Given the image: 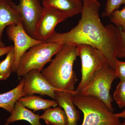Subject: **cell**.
Returning a JSON list of instances; mask_svg holds the SVG:
<instances>
[{"instance_id":"obj_22","label":"cell","mask_w":125,"mask_h":125,"mask_svg":"<svg viewBox=\"0 0 125 125\" xmlns=\"http://www.w3.org/2000/svg\"><path fill=\"white\" fill-rule=\"evenodd\" d=\"M119 45L117 50V58H125V33L118 28Z\"/></svg>"},{"instance_id":"obj_2","label":"cell","mask_w":125,"mask_h":125,"mask_svg":"<svg viewBox=\"0 0 125 125\" xmlns=\"http://www.w3.org/2000/svg\"><path fill=\"white\" fill-rule=\"evenodd\" d=\"M49 65L41 72L49 83L56 89L72 92L77 81L73 67L78 56L76 46L64 45Z\"/></svg>"},{"instance_id":"obj_8","label":"cell","mask_w":125,"mask_h":125,"mask_svg":"<svg viewBox=\"0 0 125 125\" xmlns=\"http://www.w3.org/2000/svg\"><path fill=\"white\" fill-rule=\"evenodd\" d=\"M67 19L64 14L58 9L50 6L43 7L42 14L36 27L34 39L45 42L55 32L56 25Z\"/></svg>"},{"instance_id":"obj_3","label":"cell","mask_w":125,"mask_h":125,"mask_svg":"<svg viewBox=\"0 0 125 125\" xmlns=\"http://www.w3.org/2000/svg\"><path fill=\"white\" fill-rule=\"evenodd\" d=\"M73 99L75 106L83 114L81 125H118L121 123L114 112L96 97L77 93Z\"/></svg>"},{"instance_id":"obj_16","label":"cell","mask_w":125,"mask_h":125,"mask_svg":"<svg viewBox=\"0 0 125 125\" xmlns=\"http://www.w3.org/2000/svg\"><path fill=\"white\" fill-rule=\"evenodd\" d=\"M18 101L25 107L34 111L45 110L51 107H56L58 105L57 102L54 100L43 99L40 96L34 95L24 96Z\"/></svg>"},{"instance_id":"obj_25","label":"cell","mask_w":125,"mask_h":125,"mask_svg":"<svg viewBox=\"0 0 125 125\" xmlns=\"http://www.w3.org/2000/svg\"><path fill=\"white\" fill-rule=\"evenodd\" d=\"M115 116L118 118H125V109L119 113H114Z\"/></svg>"},{"instance_id":"obj_24","label":"cell","mask_w":125,"mask_h":125,"mask_svg":"<svg viewBox=\"0 0 125 125\" xmlns=\"http://www.w3.org/2000/svg\"><path fill=\"white\" fill-rule=\"evenodd\" d=\"M13 48V46L0 47V57L4 55L5 54H7Z\"/></svg>"},{"instance_id":"obj_21","label":"cell","mask_w":125,"mask_h":125,"mask_svg":"<svg viewBox=\"0 0 125 125\" xmlns=\"http://www.w3.org/2000/svg\"><path fill=\"white\" fill-rule=\"evenodd\" d=\"M122 5L125 6V0H107L103 16L109 17L113 11L118 10Z\"/></svg>"},{"instance_id":"obj_17","label":"cell","mask_w":125,"mask_h":125,"mask_svg":"<svg viewBox=\"0 0 125 125\" xmlns=\"http://www.w3.org/2000/svg\"><path fill=\"white\" fill-rule=\"evenodd\" d=\"M40 118L47 125H68L67 116L60 106L46 109Z\"/></svg>"},{"instance_id":"obj_15","label":"cell","mask_w":125,"mask_h":125,"mask_svg":"<svg viewBox=\"0 0 125 125\" xmlns=\"http://www.w3.org/2000/svg\"><path fill=\"white\" fill-rule=\"evenodd\" d=\"M24 80L22 78L19 85L10 91L0 94V108L11 113L16 103L22 97L25 96L23 92Z\"/></svg>"},{"instance_id":"obj_14","label":"cell","mask_w":125,"mask_h":125,"mask_svg":"<svg viewBox=\"0 0 125 125\" xmlns=\"http://www.w3.org/2000/svg\"><path fill=\"white\" fill-rule=\"evenodd\" d=\"M40 116L34 114L25 107L19 101L16 103L11 115L7 118V123H12L17 121H27L31 125H42L40 123Z\"/></svg>"},{"instance_id":"obj_13","label":"cell","mask_w":125,"mask_h":125,"mask_svg":"<svg viewBox=\"0 0 125 125\" xmlns=\"http://www.w3.org/2000/svg\"><path fill=\"white\" fill-rule=\"evenodd\" d=\"M43 7L50 6L62 11L67 18L81 14L83 4L82 0H42Z\"/></svg>"},{"instance_id":"obj_27","label":"cell","mask_w":125,"mask_h":125,"mask_svg":"<svg viewBox=\"0 0 125 125\" xmlns=\"http://www.w3.org/2000/svg\"><path fill=\"white\" fill-rule=\"evenodd\" d=\"M118 125H125V118H124V120L122 123H121Z\"/></svg>"},{"instance_id":"obj_20","label":"cell","mask_w":125,"mask_h":125,"mask_svg":"<svg viewBox=\"0 0 125 125\" xmlns=\"http://www.w3.org/2000/svg\"><path fill=\"white\" fill-rule=\"evenodd\" d=\"M113 100L120 108L125 107V80H120L113 94Z\"/></svg>"},{"instance_id":"obj_19","label":"cell","mask_w":125,"mask_h":125,"mask_svg":"<svg viewBox=\"0 0 125 125\" xmlns=\"http://www.w3.org/2000/svg\"><path fill=\"white\" fill-rule=\"evenodd\" d=\"M109 17L111 22L125 33V6L122 10H115Z\"/></svg>"},{"instance_id":"obj_23","label":"cell","mask_w":125,"mask_h":125,"mask_svg":"<svg viewBox=\"0 0 125 125\" xmlns=\"http://www.w3.org/2000/svg\"><path fill=\"white\" fill-rule=\"evenodd\" d=\"M116 75L120 80H125V62L117 60L115 69Z\"/></svg>"},{"instance_id":"obj_7","label":"cell","mask_w":125,"mask_h":125,"mask_svg":"<svg viewBox=\"0 0 125 125\" xmlns=\"http://www.w3.org/2000/svg\"><path fill=\"white\" fill-rule=\"evenodd\" d=\"M6 30L9 39L14 43L15 56L12 72L16 73L21 58L24 53L33 46L45 42L39 41L29 36L21 22L9 25Z\"/></svg>"},{"instance_id":"obj_6","label":"cell","mask_w":125,"mask_h":125,"mask_svg":"<svg viewBox=\"0 0 125 125\" xmlns=\"http://www.w3.org/2000/svg\"><path fill=\"white\" fill-rule=\"evenodd\" d=\"M77 55L81 60V80L75 90L78 93L89 83L96 72L106 63L104 56L99 50L86 44L76 46Z\"/></svg>"},{"instance_id":"obj_28","label":"cell","mask_w":125,"mask_h":125,"mask_svg":"<svg viewBox=\"0 0 125 125\" xmlns=\"http://www.w3.org/2000/svg\"><path fill=\"white\" fill-rule=\"evenodd\" d=\"M4 125H9V123H7V122H6V123H5V124Z\"/></svg>"},{"instance_id":"obj_26","label":"cell","mask_w":125,"mask_h":125,"mask_svg":"<svg viewBox=\"0 0 125 125\" xmlns=\"http://www.w3.org/2000/svg\"><path fill=\"white\" fill-rule=\"evenodd\" d=\"M5 47L4 43L1 40H0V47Z\"/></svg>"},{"instance_id":"obj_4","label":"cell","mask_w":125,"mask_h":125,"mask_svg":"<svg viewBox=\"0 0 125 125\" xmlns=\"http://www.w3.org/2000/svg\"><path fill=\"white\" fill-rule=\"evenodd\" d=\"M64 45L55 42H43L31 47L21 58L16 73L23 77L31 70L41 72L45 65L51 61Z\"/></svg>"},{"instance_id":"obj_10","label":"cell","mask_w":125,"mask_h":125,"mask_svg":"<svg viewBox=\"0 0 125 125\" xmlns=\"http://www.w3.org/2000/svg\"><path fill=\"white\" fill-rule=\"evenodd\" d=\"M24 86L23 92L25 96L34 94L47 95L55 100V88L52 86L40 72L32 70L23 77Z\"/></svg>"},{"instance_id":"obj_18","label":"cell","mask_w":125,"mask_h":125,"mask_svg":"<svg viewBox=\"0 0 125 125\" xmlns=\"http://www.w3.org/2000/svg\"><path fill=\"white\" fill-rule=\"evenodd\" d=\"M15 56L13 48L7 53L5 60L0 62V80H6L9 78L12 72Z\"/></svg>"},{"instance_id":"obj_5","label":"cell","mask_w":125,"mask_h":125,"mask_svg":"<svg viewBox=\"0 0 125 125\" xmlns=\"http://www.w3.org/2000/svg\"><path fill=\"white\" fill-rule=\"evenodd\" d=\"M116 79L115 70L106 63L96 72L89 83L79 93L97 98L114 112L112 104L113 99L110 90L113 83Z\"/></svg>"},{"instance_id":"obj_1","label":"cell","mask_w":125,"mask_h":125,"mask_svg":"<svg viewBox=\"0 0 125 125\" xmlns=\"http://www.w3.org/2000/svg\"><path fill=\"white\" fill-rule=\"evenodd\" d=\"M81 17L76 27L67 32H55L45 42L76 46L86 44L99 50L109 66L115 69L119 45L118 28L105 26L99 15L101 4L98 0H83Z\"/></svg>"},{"instance_id":"obj_12","label":"cell","mask_w":125,"mask_h":125,"mask_svg":"<svg viewBox=\"0 0 125 125\" xmlns=\"http://www.w3.org/2000/svg\"><path fill=\"white\" fill-rule=\"evenodd\" d=\"M21 22L17 5L11 0H0V40L6 27Z\"/></svg>"},{"instance_id":"obj_9","label":"cell","mask_w":125,"mask_h":125,"mask_svg":"<svg viewBox=\"0 0 125 125\" xmlns=\"http://www.w3.org/2000/svg\"><path fill=\"white\" fill-rule=\"evenodd\" d=\"M17 9L27 33L34 39L36 27L43 7L39 0H20Z\"/></svg>"},{"instance_id":"obj_11","label":"cell","mask_w":125,"mask_h":125,"mask_svg":"<svg viewBox=\"0 0 125 125\" xmlns=\"http://www.w3.org/2000/svg\"><path fill=\"white\" fill-rule=\"evenodd\" d=\"M77 93L75 90L72 92L60 90L55 91V100L65 113L68 119V125H78L80 114L76 109L73 99L74 95Z\"/></svg>"}]
</instances>
